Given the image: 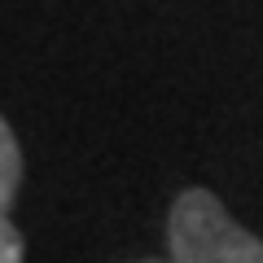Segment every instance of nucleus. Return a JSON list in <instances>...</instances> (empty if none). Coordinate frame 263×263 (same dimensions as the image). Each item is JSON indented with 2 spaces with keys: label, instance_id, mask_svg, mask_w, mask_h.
Wrapping results in <instances>:
<instances>
[{
  "label": "nucleus",
  "instance_id": "obj_1",
  "mask_svg": "<svg viewBox=\"0 0 263 263\" xmlns=\"http://www.w3.org/2000/svg\"><path fill=\"white\" fill-rule=\"evenodd\" d=\"M167 246L176 263H263V241L202 184L176 193L167 211Z\"/></svg>",
  "mask_w": 263,
  "mask_h": 263
},
{
  "label": "nucleus",
  "instance_id": "obj_2",
  "mask_svg": "<svg viewBox=\"0 0 263 263\" xmlns=\"http://www.w3.org/2000/svg\"><path fill=\"white\" fill-rule=\"evenodd\" d=\"M18 184H22V145H18L13 123L5 119V123H0V215H9V211H13Z\"/></svg>",
  "mask_w": 263,
  "mask_h": 263
},
{
  "label": "nucleus",
  "instance_id": "obj_3",
  "mask_svg": "<svg viewBox=\"0 0 263 263\" xmlns=\"http://www.w3.org/2000/svg\"><path fill=\"white\" fill-rule=\"evenodd\" d=\"M22 250H27L22 233L13 228L9 215H0V263H22Z\"/></svg>",
  "mask_w": 263,
  "mask_h": 263
}]
</instances>
